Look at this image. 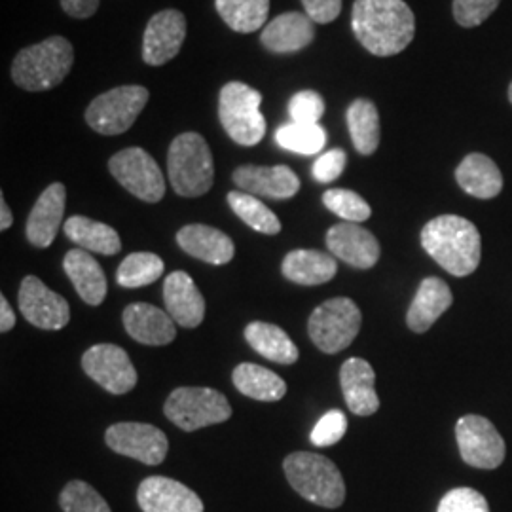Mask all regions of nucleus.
Returning a JSON list of instances; mask_svg holds the SVG:
<instances>
[{
	"mask_svg": "<svg viewBox=\"0 0 512 512\" xmlns=\"http://www.w3.org/2000/svg\"><path fill=\"white\" fill-rule=\"evenodd\" d=\"M351 25L357 40L378 57L401 54L416 33V19L404 0H355Z\"/></svg>",
	"mask_w": 512,
	"mask_h": 512,
	"instance_id": "f257e3e1",
	"label": "nucleus"
},
{
	"mask_svg": "<svg viewBox=\"0 0 512 512\" xmlns=\"http://www.w3.org/2000/svg\"><path fill=\"white\" fill-rule=\"evenodd\" d=\"M421 247L456 277L473 274L482 258V239L475 224L458 215L429 220L421 230Z\"/></svg>",
	"mask_w": 512,
	"mask_h": 512,
	"instance_id": "f03ea898",
	"label": "nucleus"
},
{
	"mask_svg": "<svg viewBox=\"0 0 512 512\" xmlns=\"http://www.w3.org/2000/svg\"><path fill=\"white\" fill-rule=\"evenodd\" d=\"M73 61V44L67 38H46L16 55L12 78L27 92H46L67 78Z\"/></svg>",
	"mask_w": 512,
	"mask_h": 512,
	"instance_id": "7ed1b4c3",
	"label": "nucleus"
},
{
	"mask_svg": "<svg viewBox=\"0 0 512 512\" xmlns=\"http://www.w3.org/2000/svg\"><path fill=\"white\" fill-rule=\"evenodd\" d=\"M283 469L289 484L313 505L338 509L346 501L344 476L329 458L294 452L283 461Z\"/></svg>",
	"mask_w": 512,
	"mask_h": 512,
	"instance_id": "20e7f679",
	"label": "nucleus"
},
{
	"mask_svg": "<svg viewBox=\"0 0 512 512\" xmlns=\"http://www.w3.org/2000/svg\"><path fill=\"white\" fill-rule=\"evenodd\" d=\"M167 173L173 190L183 198H198L211 190L215 162L211 148L200 133H183L171 143Z\"/></svg>",
	"mask_w": 512,
	"mask_h": 512,
	"instance_id": "39448f33",
	"label": "nucleus"
},
{
	"mask_svg": "<svg viewBox=\"0 0 512 512\" xmlns=\"http://www.w3.org/2000/svg\"><path fill=\"white\" fill-rule=\"evenodd\" d=\"M260 105V92L243 82H230L220 90V124L241 147H255L266 135V118Z\"/></svg>",
	"mask_w": 512,
	"mask_h": 512,
	"instance_id": "423d86ee",
	"label": "nucleus"
},
{
	"mask_svg": "<svg viewBox=\"0 0 512 512\" xmlns=\"http://www.w3.org/2000/svg\"><path fill=\"white\" fill-rule=\"evenodd\" d=\"M165 416L183 431H198L230 420L232 406L228 399L211 387H179L164 404Z\"/></svg>",
	"mask_w": 512,
	"mask_h": 512,
	"instance_id": "0eeeda50",
	"label": "nucleus"
},
{
	"mask_svg": "<svg viewBox=\"0 0 512 512\" xmlns=\"http://www.w3.org/2000/svg\"><path fill=\"white\" fill-rule=\"evenodd\" d=\"M363 315L351 298H330L311 313V342L323 353H338L351 346L361 330Z\"/></svg>",
	"mask_w": 512,
	"mask_h": 512,
	"instance_id": "6e6552de",
	"label": "nucleus"
},
{
	"mask_svg": "<svg viewBox=\"0 0 512 512\" xmlns=\"http://www.w3.org/2000/svg\"><path fill=\"white\" fill-rule=\"evenodd\" d=\"M147 103V88L118 86L93 99L86 110V122L101 135H122L135 124Z\"/></svg>",
	"mask_w": 512,
	"mask_h": 512,
	"instance_id": "1a4fd4ad",
	"label": "nucleus"
},
{
	"mask_svg": "<svg viewBox=\"0 0 512 512\" xmlns=\"http://www.w3.org/2000/svg\"><path fill=\"white\" fill-rule=\"evenodd\" d=\"M112 177L129 194L147 203L160 202L165 196V181L160 165L143 148H126L114 154L109 162Z\"/></svg>",
	"mask_w": 512,
	"mask_h": 512,
	"instance_id": "9d476101",
	"label": "nucleus"
},
{
	"mask_svg": "<svg viewBox=\"0 0 512 512\" xmlns=\"http://www.w3.org/2000/svg\"><path fill=\"white\" fill-rule=\"evenodd\" d=\"M459 454L476 469H497L505 461V440L494 423L482 416H463L456 425Z\"/></svg>",
	"mask_w": 512,
	"mask_h": 512,
	"instance_id": "9b49d317",
	"label": "nucleus"
},
{
	"mask_svg": "<svg viewBox=\"0 0 512 512\" xmlns=\"http://www.w3.org/2000/svg\"><path fill=\"white\" fill-rule=\"evenodd\" d=\"M105 440L110 450H114L116 454L137 459L145 465H160L169 450L164 431L150 423H114L107 429Z\"/></svg>",
	"mask_w": 512,
	"mask_h": 512,
	"instance_id": "f8f14e48",
	"label": "nucleus"
},
{
	"mask_svg": "<svg viewBox=\"0 0 512 512\" xmlns=\"http://www.w3.org/2000/svg\"><path fill=\"white\" fill-rule=\"evenodd\" d=\"M84 372L112 395H126L137 385V370L128 353L114 344L92 346L82 357Z\"/></svg>",
	"mask_w": 512,
	"mask_h": 512,
	"instance_id": "ddd939ff",
	"label": "nucleus"
},
{
	"mask_svg": "<svg viewBox=\"0 0 512 512\" xmlns=\"http://www.w3.org/2000/svg\"><path fill=\"white\" fill-rule=\"evenodd\" d=\"M19 310L38 329L61 330L71 321V308L61 294L50 291L38 277L27 275L19 289Z\"/></svg>",
	"mask_w": 512,
	"mask_h": 512,
	"instance_id": "4468645a",
	"label": "nucleus"
},
{
	"mask_svg": "<svg viewBox=\"0 0 512 512\" xmlns=\"http://www.w3.org/2000/svg\"><path fill=\"white\" fill-rule=\"evenodd\" d=\"M186 38V18L179 10H162L148 21L143 38V59L152 67L165 65L181 52Z\"/></svg>",
	"mask_w": 512,
	"mask_h": 512,
	"instance_id": "2eb2a0df",
	"label": "nucleus"
},
{
	"mask_svg": "<svg viewBox=\"0 0 512 512\" xmlns=\"http://www.w3.org/2000/svg\"><path fill=\"white\" fill-rule=\"evenodd\" d=\"M330 255L357 270L374 268L380 260V243L363 226L342 222L327 232Z\"/></svg>",
	"mask_w": 512,
	"mask_h": 512,
	"instance_id": "dca6fc26",
	"label": "nucleus"
},
{
	"mask_svg": "<svg viewBox=\"0 0 512 512\" xmlns=\"http://www.w3.org/2000/svg\"><path fill=\"white\" fill-rule=\"evenodd\" d=\"M137 501L143 512H203L200 495L165 476L145 478L137 490Z\"/></svg>",
	"mask_w": 512,
	"mask_h": 512,
	"instance_id": "f3484780",
	"label": "nucleus"
},
{
	"mask_svg": "<svg viewBox=\"0 0 512 512\" xmlns=\"http://www.w3.org/2000/svg\"><path fill=\"white\" fill-rule=\"evenodd\" d=\"M234 183L247 194L272 200H289L300 190V179L287 165H241L234 171Z\"/></svg>",
	"mask_w": 512,
	"mask_h": 512,
	"instance_id": "a211bd4d",
	"label": "nucleus"
},
{
	"mask_svg": "<svg viewBox=\"0 0 512 512\" xmlns=\"http://www.w3.org/2000/svg\"><path fill=\"white\" fill-rule=\"evenodd\" d=\"M165 310L184 329H196L205 317V300L186 272H173L164 281Z\"/></svg>",
	"mask_w": 512,
	"mask_h": 512,
	"instance_id": "6ab92c4d",
	"label": "nucleus"
},
{
	"mask_svg": "<svg viewBox=\"0 0 512 512\" xmlns=\"http://www.w3.org/2000/svg\"><path fill=\"white\" fill-rule=\"evenodd\" d=\"M124 327L135 342L145 346H167L177 336L171 315L145 302L129 304L124 310Z\"/></svg>",
	"mask_w": 512,
	"mask_h": 512,
	"instance_id": "aec40b11",
	"label": "nucleus"
},
{
	"mask_svg": "<svg viewBox=\"0 0 512 512\" xmlns=\"http://www.w3.org/2000/svg\"><path fill=\"white\" fill-rule=\"evenodd\" d=\"M340 384L348 408L357 416H372L380 408L376 393V372L361 357H351L340 368Z\"/></svg>",
	"mask_w": 512,
	"mask_h": 512,
	"instance_id": "412c9836",
	"label": "nucleus"
},
{
	"mask_svg": "<svg viewBox=\"0 0 512 512\" xmlns=\"http://www.w3.org/2000/svg\"><path fill=\"white\" fill-rule=\"evenodd\" d=\"M67 202L65 184H50L38 198L29 219H27V239L40 249L54 243L57 230L61 226Z\"/></svg>",
	"mask_w": 512,
	"mask_h": 512,
	"instance_id": "4be33fe9",
	"label": "nucleus"
},
{
	"mask_svg": "<svg viewBox=\"0 0 512 512\" xmlns=\"http://www.w3.org/2000/svg\"><path fill=\"white\" fill-rule=\"evenodd\" d=\"M315 37L313 21L308 14L287 12L272 19L260 35V42L274 54H293L304 50Z\"/></svg>",
	"mask_w": 512,
	"mask_h": 512,
	"instance_id": "5701e85b",
	"label": "nucleus"
},
{
	"mask_svg": "<svg viewBox=\"0 0 512 512\" xmlns=\"http://www.w3.org/2000/svg\"><path fill=\"white\" fill-rule=\"evenodd\" d=\"M177 243L184 253L213 266L228 264L236 253L232 239L217 228L205 224H188L181 228L177 234Z\"/></svg>",
	"mask_w": 512,
	"mask_h": 512,
	"instance_id": "b1692460",
	"label": "nucleus"
},
{
	"mask_svg": "<svg viewBox=\"0 0 512 512\" xmlns=\"http://www.w3.org/2000/svg\"><path fill=\"white\" fill-rule=\"evenodd\" d=\"M454 296L450 287L439 277H427L421 281L418 293L414 296L410 310L406 313V323L414 332H427L446 310H450Z\"/></svg>",
	"mask_w": 512,
	"mask_h": 512,
	"instance_id": "393cba45",
	"label": "nucleus"
},
{
	"mask_svg": "<svg viewBox=\"0 0 512 512\" xmlns=\"http://www.w3.org/2000/svg\"><path fill=\"white\" fill-rule=\"evenodd\" d=\"M63 268L73 281L76 293L80 294L86 304H103L107 296V277L92 255H88L84 249H73L65 255Z\"/></svg>",
	"mask_w": 512,
	"mask_h": 512,
	"instance_id": "a878e982",
	"label": "nucleus"
},
{
	"mask_svg": "<svg viewBox=\"0 0 512 512\" xmlns=\"http://www.w3.org/2000/svg\"><path fill=\"white\" fill-rule=\"evenodd\" d=\"M281 270L289 281L306 287H315L329 283L338 272V262L334 256L321 251L296 249L285 256Z\"/></svg>",
	"mask_w": 512,
	"mask_h": 512,
	"instance_id": "bb28decb",
	"label": "nucleus"
},
{
	"mask_svg": "<svg viewBox=\"0 0 512 512\" xmlns=\"http://www.w3.org/2000/svg\"><path fill=\"white\" fill-rule=\"evenodd\" d=\"M461 190L478 200H492L503 190V175L494 160L484 154H469L456 169Z\"/></svg>",
	"mask_w": 512,
	"mask_h": 512,
	"instance_id": "cd10ccee",
	"label": "nucleus"
},
{
	"mask_svg": "<svg viewBox=\"0 0 512 512\" xmlns=\"http://www.w3.org/2000/svg\"><path fill=\"white\" fill-rule=\"evenodd\" d=\"M245 338L256 353H260L268 361H274L279 365H294L300 357L298 348L294 346L289 334L272 323L255 321V323L247 325Z\"/></svg>",
	"mask_w": 512,
	"mask_h": 512,
	"instance_id": "c85d7f7f",
	"label": "nucleus"
},
{
	"mask_svg": "<svg viewBox=\"0 0 512 512\" xmlns=\"http://www.w3.org/2000/svg\"><path fill=\"white\" fill-rule=\"evenodd\" d=\"M234 385L239 393H243L249 399L275 403L281 401L287 393V384L281 376H277L272 370L253 363H241L236 366L232 374Z\"/></svg>",
	"mask_w": 512,
	"mask_h": 512,
	"instance_id": "c756f323",
	"label": "nucleus"
},
{
	"mask_svg": "<svg viewBox=\"0 0 512 512\" xmlns=\"http://www.w3.org/2000/svg\"><path fill=\"white\" fill-rule=\"evenodd\" d=\"M67 238L80 245L84 251H92L99 255H118L122 249V241L118 232L103 222L88 217H71L65 222Z\"/></svg>",
	"mask_w": 512,
	"mask_h": 512,
	"instance_id": "7c9ffc66",
	"label": "nucleus"
},
{
	"mask_svg": "<svg viewBox=\"0 0 512 512\" xmlns=\"http://www.w3.org/2000/svg\"><path fill=\"white\" fill-rule=\"evenodd\" d=\"M348 128L359 154L370 156L380 147V114L372 101L357 99L349 105Z\"/></svg>",
	"mask_w": 512,
	"mask_h": 512,
	"instance_id": "2f4dec72",
	"label": "nucleus"
},
{
	"mask_svg": "<svg viewBox=\"0 0 512 512\" xmlns=\"http://www.w3.org/2000/svg\"><path fill=\"white\" fill-rule=\"evenodd\" d=\"M224 23L236 33H255L266 25L270 0H215Z\"/></svg>",
	"mask_w": 512,
	"mask_h": 512,
	"instance_id": "473e14b6",
	"label": "nucleus"
},
{
	"mask_svg": "<svg viewBox=\"0 0 512 512\" xmlns=\"http://www.w3.org/2000/svg\"><path fill=\"white\" fill-rule=\"evenodd\" d=\"M228 203L239 219L256 232L266 234V236H275L281 232V220L275 217L272 209H268L264 203L256 200L253 194L230 192Z\"/></svg>",
	"mask_w": 512,
	"mask_h": 512,
	"instance_id": "72a5a7b5",
	"label": "nucleus"
},
{
	"mask_svg": "<svg viewBox=\"0 0 512 512\" xmlns=\"http://www.w3.org/2000/svg\"><path fill=\"white\" fill-rule=\"evenodd\" d=\"M277 145L294 154L313 156L327 145V131L319 124L291 122L275 131Z\"/></svg>",
	"mask_w": 512,
	"mask_h": 512,
	"instance_id": "f704fd0d",
	"label": "nucleus"
},
{
	"mask_svg": "<svg viewBox=\"0 0 512 512\" xmlns=\"http://www.w3.org/2000/svg\"><path fill=\"white\" fill-rule=\"evenodd\" d=\"M164 260L154 253H131L116 272V281L124 289H139L160 279Z\"/></svg>",
	"mask_w": 512,
	"mask_h": 512,
	"instance_id": "c9c22d12",
	"label": "nucleus"
},
{
	"mask_svg": "<svg viewBox=\"0 0 512 512\" xmlns=\"http://www.w3.org/2000/svg\"><path fill=\"white\" fill-rule=\"evenodd\" d=\"M63 512H112L105 497L84 480H71L59 494Z\"/></svg>",
	"mask_w": 512,
	"mask_h": 512,
	"instance_id": "e433bc0d",
	"label": "nucleus"
},
{
	"mask_svg": "<svg viewBox=\"0 0 512 512\" xmlns=\"http://www.w3.org/2000/svg\"><path fill=\"white\" fill-rule=\"evenodd\" d=\"M323 203L327 205V209L332 211L334 215H338L340 219L346 222H365L370 219L372 209L370 205L357 194L351 190H344V188H332L323 194Z\"/></svg>",
	"mask_w": 512,
	"mask_h": 512,
	"instance_id": "4c0bfd02",
	"label": "nucleus"
},
{
	"mask_svg": "<svg viewBox=\"0 0 512 512\" xmlns=\"http://www.w3.org/2000/svg\"><path fill=\"white\" fill-rule=\"evenodd\" d=\"M348 431V418L340 410H330L311 431V442L319 448L334 446L336 442L344 439Z\"/></svg>",
	"mask_w": 512,
	"mask_h": 512,
	"instance_id": "58836bf2",
	"label": "nucleus"
},
{
	"mask_svg": "<svg viewBox=\"0 0 512 512\" xmlns=\"http://www.w3.org/2000/svg\"><path fill=\"white\" fill-rule=\"evenodd\" d=\"M437 512H490V505L473 488H456L440 499Z\"/></svg>",
	"mask_w": 512,
	"mask_h": 512,
	"instance_id": "ea45409f",
	"label": "nucleus"
},
{
	"mask_svg": "<svg viewBox=\"0 0 512 512\" xmlns=\"http://www.w3.org/2000/svg\"><path fill=\"white\" fill-rule=\"evenodd\" d=\"M323 112H325L323 97L311 90L296 93L289 103V114L293 122L298 124H319Z\"/></svg>",
	"mask_w": 512,
	"mask_h": 512,
	"instance_id": "a19ab883",
	"label": "nucleus"
},
{
	"mask_svg": "<svg viewBox=\"0 0 512 512\" xmlns=\"http://www.w3.org/2000/svg\"><path fill=\"white\" fill-rule=\"evenodd\" d=\"M501 0H454V18L461 27H478L495 12Z\"/></svg>",
	"mask_w": 512,
	"mask_h": 512,
	"instance_id": "79ce46f5",
	"label": "nucleus"
},
{
	"mask_svg": "<svg viewBox=\"0 0 512 512\" xmlns=\"http://www.w3.org/2000/svg\"><path fill=\"white\" fill-rule=\"evenodd\" d=\"M346 169V152L340 148H334L317 158V162L311 167V175L317 183H332L336 181Z\"/></svg>",
	"mask_w": 512,
	"mask_h": 512,
	"instance_id": "37998d69",
	"label": "nucleus"
},
{
	"mask_svg": "<svg viewBox=\"0 0 512 512\" xmlns=\"http://www.w3.org/2000/svg\"><path fill=\"white\" fill-rule=\"evenodd\" d=\"M302 4L315 23H330L342 12V0H302Z\"/></svg>",
	"mask_w": 512,
	"mask_h": 512,
	"instance_id": "c03bdc74",
	"label": "nucleus"
},
{
	"mask_svg": "<svg viewBox=\"0 0 512 512\" xmlns=\"http://www.w3.org/2000/svg\"><path fill=\"white\" fill-rule=\"evenodd\" d=\"M99 2L101 0H61V6L71 18L88 19L97 12Z\"/></svg>",
	"mask_w": 512,
	"mask_h": 512,
	"instance_id": "a18cd8bd",
	"label": "nucleus"
},
{
	"mask_svg": "<svg viewBox=\"0 0 512 512\" xmlns=\"http://www.w3.org/2000/svg\"><path fill=\"white\" fill-rule=\"evenodd\" d=\"M16 325V313L10 308L6 296H0V330L8 332Z\"/></svg>",
	"mask_w": 512,
	"mask_h": 512,
	"instance_id": "49530a36",
	"label": "nucleus"
},
{
	"mask_svg": "<svg viewBox=\"0 0 512 512\" xmlns=\"http://www.w3.org/2000/svg\"><path fill=\"white\" fill-rule=\"evenodd\" d=\"M12 222H14L12 211H10L8 203H6L4 196H2L0 198V230H8L12 226Z\"/></svg>",
	"mask_w": 512,
	"mask_h": 512,
	"instance_id": "de8ad7c7",
	"label": "nucleus"
},
{
	"mask_svg": "<svg viewBox=\"0 0 512 512\" xmlns=\"http://www.w3.org/2000/svg\"><path fill=\"white\" fill-rule=\"evenodd\" d=\"M509 99H511V103H512V82H511V86H509Z\"/></svg>",
	"mask_w": 512,
	"mask_h": 512,
	"instance_id": "09e8293b",
	"label": "nucleus"
}]
</instances>
